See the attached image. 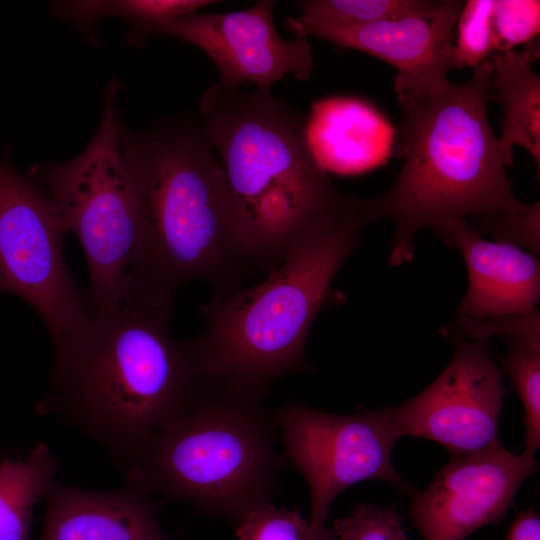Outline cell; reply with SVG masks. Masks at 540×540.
Listing matches in <instances>:
<instances>
[{"label": "cell", "instance_id": "cell-26", "mask_svg": "<svg viewBox=\"0 0 540 540\" xmlns=\"http://www.w3.org/2000/svg\"><path fill=\"white\" fill-rule=\"evenodd\" d=\"M458 326L460 331L477 341L501 332L540 347L539 314L536 311L524 315L492 317L486 322L462 317Z\"/></svg>", "mask_w": 540, "mask_h": 540}, {"label": "cell", "instance_id": "cell-18", "mask_svg": "<svg viewBox=\"0 0 540 540\" xmlns=\"http://www.w3.org/2000/svg\"><path fill=\"white\" fill-rule=\"evenodd\" d=\"M56 460L40 443L24 459L0 462V540H29L35 505L54 482Z\"/></svg>", "mask_w": 540, "mask_h": 540}, {"label": "cell", "instance_id": "cell-14", "mask_svg": "<svg viewBox=\"0 0 540 540\" xmlns=\"http://www.w3.org/2000/svg\"><path fill=\"white\" fill-rule=\"evenodd\" d=\"M466 263L469 286L458 313L464 318L524 315L536 311L540 297V263L537 257L513 243L489 241L465 219L434 228Z\"/></svg>", "mask_w": 540, "mask_h": 540}, {"label": "cell", "instance_id": "cell-2", "mask_svg": "<svg viewBox=\"0 0 540 540\" xmlns=\"http://www.w3.org/2000/svg\"><path fill=\"white\" fill-rule=\"evenodd\" d=\"M173 304L131 298L53 343L46 406L117 460L185 409L205 379L170 331Z\"/></svg>", "mask_w": 540, "mask_h": 540}, {"label": "cell", "instance_id": "cell-17", "mask_svg": "<svg viewBox=\"0 0 540 540\" xmlns=\"http://www.w3.org/2000/svg\"><path fill=\"white\" fill-rule=\"evenodd\" d=\"M535 52L529 48L498 52L490 62L492 86L503 108L500 146L510 162L513 147L521 146L539 166L540 78L531 65Z\"/></svg>", "mask_w": 540, "mask_h": 540}, {"label": "cell", "instance_id": "cell-16", "mask_svg": "<svg viewBox=\"0 0 540 540\" xmlns=\"http://www.w3.org/2000/svg\"><path fill=\"white\" fill-rule=\"evenodd\" d=\"M305 138L316 163L341 175L361 174L384 164L392 153L395 129L370 102L333 96L312 103Z\"/></svg>", "mask_w": 540, "mask_h": 540}, {"label": "cell", "instance_id": "cell-1", "mask_svg": "<svg viewBox=\"0 0 540 540\" xmlns=\"http://www.w3.org/2000/svg\"><path fill=\"white\" fill-rule=\"evenodd\" d=\"M199 104L246 265L270 273L307 240L366 210L368 199L331 183L309 150L305 119L271 91L244 93L217 82Z\"/></svg>", "mask_w": 540, "mask_h": 540}, {"label": "cell", "instance_id": "cell-27", "mask_svg": "<svg viewBox=\"0 0 540 540\" xmlns=\"http://www.w3.org/2000/svg\"><path fill=\"white\" fill-rule=\"evenodd\" d=\"M505 540H540V517L534 504L516 512Z\"/></svg>", "mask_w": 540, "mask_h": 540}, {"label": "cell", "instance_id": "cell-11", "mask_svg": "<svg viewBox=\"0 0 540 540\" xmlns=\"http://www.w3.org/2000/svg\"><path fill=\"white\" fill-rule=\"evenodd\" d=\"M505 388L484 340L455 342L451 361L427 388L385 408L399 437H422L451 456L484 449L498 440Z\"/></svg>", "mask_w": 540, "mask_h": 540}, {"label": "cell", "instance_id": "cell-10", "mask_svg": "<svg viewBox=\"0 0 540 540\" xmlns=\"http://www.w3.org/2000/svg\"><path fill=\"white\" fill-rule=\"evenodd\" d=\"M276 2L257 1L251 7L225 13H201L131 27L128 42L141 44L152 35L171 36L201 49L215 64L221 83L238 87L251 82L271 91L291 74L310 77L314 61L307 38L286 40L274 25Z\"/></svg>", "mask_w": 540, "mask_h": 540}, {"label": "cell", "instance_id": "cell-3", "mask_svg": "<svg viewBox=\"0 0 540 540\" xmlns=\"http://www.w3.org/2000/svg\"><path fill=\"white\" fill-rule=\"evenodd\" d=\"M492 87L490 59L473 76L396 91L402 110L403 165L391 188L368 199L369 221L390 218L395 226L389 262L413 258L421 229L473 217L476 221L526 210L513 194L505 156L487 117Z\"/></svg>", "mask_w": 540, "mask_h": 540}, {"label": "cell", "instance_id": "cell-8", "mask_svg": "<svg viewBox=\"0 0 540 540\" xmlns=\"http://www.w3.org/2000/svg\"><path fill=\"white\" fill-rule=\"evenodd\" d=\"M65 234L42 189L0 159V293L27 302L44 322L52 343L89 316L66 265Z\"/></svg>", "mask_w": 540, "mask_h": 540}, {"label": "cell", "instance_id": "cell-19", "mask_svg": "<svg viewBox=\"0 0 540 540\" xmlns=\"http://www.w3.org/2000/svg\"><path fill=\"white\" fill-rule=\"evenodd\" d=\"M210 0H85L61 1L53 5L55 13L73 22L88 34L95 21L105 16H117L129 21L132 27L158 20L194 14Z\"/></svg>", "mask_w": 540, "mask_h": 540}, {"label": "cell", "instance_id": "cell-12", "mask_svg": "<svg viewBox=\"0 0 540 540\" xmlns=\"http://www.w3.org/2000/svg\"><path fill=\"white\" fill-rule=\"evenodd\" d=\"M537 469L535 454H513L497 441L453 455L430 484L412 494L409 517L422 540H464L500 522L522 483Z\"/></svg>", "mask_w": 540, "mask_h": 540}, {"label": "cell", "instance_id": "cell-6", "mask_svg": "<svg viewBox=\"0 0 540 540\" xmlns=\"http://www.w3.org/2000/svg\"><path fill=\"white\" fill-rule=\"evenodd\" d=\"M264 396L205 380L191 403L117 461L126 485L236 524L270 502L282 460Z\"/></svg>", "mask_w": 540, "mask_h": 540}, {"label": "cell", "instance_id": "cell-7", "mask_svg": "<svg viewBox=\"0 0 540 540\" xmlns=\"http://www.w3.org/2000/svg\"><path fill=\"white\" fill-rule=\"evenodd\" d=\"M119 88L118 79H111L99 126L78 156L34 167L27 175L52 202L66 234L75 235L83 249L89 276L83 297L90 313L128 300V271L140 226L134 180L119 144Z\"/></svg>", "mask_w": 540, "mask_h": 540}, {"label": "cell", "instance_id": "cell-5", "mask_svg": "<svg viewBox=\"0 0 540 540\" xmlns=\"http://www.w3.org/2000/svg\"><path fill=\"white\" fill-rule=\"evenodd\" d=\"M368 222L366 210L353 215L298 246L259 284L217 291L201 308L202 333L185 342L202 377L265 396L278 377L309 371L310 329Z\"/></svg>", "mask_w": 540, "mask_h": 540}, {"label": "cell", "instance_id": "cell-23", "mask_svg": "<svg viewBox=\"0 0 540 540\" xmlns=\"http://www.w3.org/2000/svg\"><path fill=\"white\" fill-rule=\"evenodd\" d=\"M491 28L495 53L530 43L540 31V2L495 0Z\"/></svg>", "mask_w": 540, "mask_h": 540}, {"label": "cell", "instance_id": "cell-20", "mask_svg": "<svg viewBox=\"0 0 540 540\" xmlns=\"http://www.w3.org/2000/svg\"><path fill=\"white\" fill-rule=\"evenodd\" d=\"M444 0H304L298 3L304 18L329 27H354L440 8Z\"/></svg>", "mask_w": 540, "mask_h": 540}, {"label": "cell", "instance_id": "cell-25", "mask_svg": "<svg viewBox=\"0 0 540 540\" xmlns=\"http://www.w3.org/2000/svg\"><path fill=\"white\" fill-rule=\"evenodd\" d=\"M337 540H409L403 520L392 507L357 505L332 528Z\"/></svg>", "mask_w": 540, "mask_h": 540}, {"label": "cell", "instance_id": "cell-21", "mask_svg": "<svg viewBox=\"0 0 540 540\" xmlns=\"http://www.w3.org/2000/svg\"><path fill=\"white\" fill-rule=\"evenodd\" d=\"M503 365L524 407L525 450L540 447V347L511 338Z\"/></svg>", "mask_w": 540, "mask_h": 540}, {"label": "cell", "instance_id": "cell-24", "mask_svg": "<svg viewBox=\"0 0 540 540\" xmlns=\"http://www.w3.org/2000/svg\"><path fill=\"white\" fill-rule=\"evenodd\" d=\"M495 0H469L457 19V57L463 67L473 69L494 52L491 19Z\"/></svg>", "mask_w": 540, "mask_h": 540}, {"label": "cell", "instance_id": "cell-22", "mask_svg": "<svg viewBox=\"0 0 540 540\" xmlns=\"http://www.w3.org/2000/svg\"><path fill=\"white\" fill-rule=\"evenodd\" d=\"M235 525L237 540H337L332 529L317 528L298 510L270 502L251 509Z\"/></svg>", "mask_w": 540, "mask_h": 540}, {"label": "cell", "instance_id": "cell-15", "mask_svg": "<svg viewBox=\"0 0 540 540\" xmlns=\"http://www.w3.org/2000/svg\"><path fill=\"white\" fill-rule=\"evenodd\" d=\"M149 496L128 485L94 491L54 480L44 497L40 540H172Z\"/></svg>", "mask_w": 540, "mask_h": 540}, {"label": "cell", "instance_id": "cell-13", "mask_svg": "<svg viewBox=\"0 0 540 540\" xmlns=\"http://www.w3.org/2000/svg\"><path fill=\"white\" fill-rule=\"evenodd\" d=\"M463 5L462 0H444L430 13L344 28L300 15L287 18L286 27L297 38L314 36L377 57L396 69L395 91L416 89L462 68L452 35Z\"/></svg>", "mask_w": 540, "mask_h": 540}, {"label": "cell", "instance_id": "cell-4", "mask_svg": "<svg viewBox=\"0 0 540 540\" xmlns=\"http://www.w3.org/2000/svg\"><path fill=\"white\" fill-rule=\"evenodd\" d=\"M118 137L140 211L129 296L173 303L189 281H208L217 291L238 287L246 264L224 172L200 122L142 133L120 123Z\"/></svg>", "mask_w": 540, "mask_h": 540}, {"label": "cell", "instance_id": "cell-9", "mask_svg": "<svg viewBox=\"0 0 540 540\" xmlns=\"http://www.w3.org/2000/svg\"><path fill=\"white\" fill-rule=\"evenodd\" d=\"M284 455L310 489V523L326 526L338 495L358 482L379 479L408 491L392 464L400 438L385 408L353 415L323 412L289 403L272 412Z\"/></svg>", "mask_w": 540, "mask_h": 540}]
</instances>
